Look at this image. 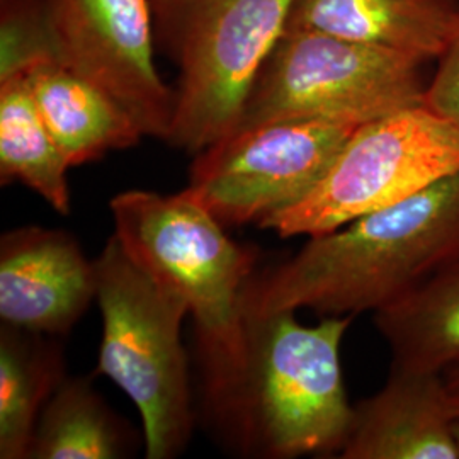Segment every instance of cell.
<instances>
[{
    "label": "cell",
    "instance_id": "obj_1",
    "mask_svg": "<svg viewBox=\"0 0 459 459\" xmlns=\"http://www.w3.org/2000/svg\"><path fill=\"white\" fill-rule=\"evenodd\" d=\"M459 250V172L400 204L310 237L247 282L244 316L377 312Z\"/></svg>",
    "mask_w": 459,
    "mask_h": 459
},
{
    "label": "cell",
    "instance_id": "obj_2",
    "mask_svg": "<svg viewBox=\"0 0 459 459\" xmlns=\"http://www.w3.org/2000/svg\"><path fill=\"white\" fill-rule=\"evenodd\" d=\"M109 210L125 250L189 307L212 417L246 369L242 296L255 273V250L231 240L227 227L186 191L160 195L130 189L116 195Z\"/></svg>",
    "mask_w": 459,
    "mask_h": 459
},
{
    "label": "cell",
    "instance_id": "obj_3",
    "mask_svg": "<svg viewBox=\"0 0 459 459\" xmlns=\"http://www.w3.org/2000/svg\"><path fill=\"white\" fill-rule=\"evenodd\" d=\"M296 312L246 316V369L212 415L231 443L263 458L341 453L354 407L345 392L341 345L351 315L301 325Z\"/></svg>",
    "mask_w": 459,
    "mask_h": 459
},
{
    "label": "cell",
    "instance_id": "obj_4",
    "mask_svg": "<svg viewBox=\"0 0 459 459\" xmlns=\"http://www.w3.org/2000/svg\"><path fill=\"white\" fill-rule=\"evenodd\" d=\"M102 339L96 373L109 377L136 405L148 459L176 458L195 426L181 327L189 307L152 276L115 233L96 259Z\"/></svg>",
    "mask_w": 459,
    "mask_h": 459
},
{
    "label": "cell",
    "instance_id": "obj_5",
    "mask_svg": "<svg viewBox=\"0 0 459 459\" xmlns=\"http://www.w3.org/2000/svg\"><path fill=\"white\" fill-rule=\"evenodd\" d=\"M295 0H152L179 66L169 145L196 155L233 132Z\"/></svg>",
    "mask_w": 459,
    "mask_h": 459
},
{
    "label": "cell",
    "instance_id": "obj_6",
    "mask_svg": "<svg viewBox=\"0 0 459 459\" xmlns=\"http://www.w3.org/2000/svg\"><path fill=\"white\" fill-rule=\"evenodd\" d=\"M422 66L390 49L286 28L237 128L274 119H332L361 126L426 104Z\"/></svg>",
    "mask_w": 459,
    "mask_h": 459
},
{
    "label": "cell",
    "instance_id": "obj_7",
    "mask_svg": "<svg viewBox=\"0 0 459 459\" xmlns=\"http://www.w3.org/2000/svg\"><path fill=\"white\" fill-rule=\"evenodd\" d=\"M459 172V128L426 104L361 125L298 204L259 227L316 237L400 204Z\"/></svg>",
    "mask_w": 459,
    "mask_h": 459
},
{
    "label": "cell",
    "instance_id": "obj_8",
    "mask_svg": "<svg viewBox=\"0 0 459 459\" xmlns=\"http://www.w3.org/2000/svg\"><path fill=\"white\" fill-rule=\"evenodd\" d=\"M358 128L332 119L237 128L195 155L184 191L227 229L261 225L308 196Z\"/></svg>",
    "mask_w": 459,
    "mask_h": 459
},
{
    "label": "cell",
    "instance_id": "obj_9",
    "mask_svg": "<svg viewBox=\"0 0 459 459\" xmlns=\"http://www.w3.org/2000/svg\"><path fill=\"white\" fill-rule=\"evenodd\" d=\"M55 58L115 98L145 136L167 142L176 89L155 65L152 0H43Z\"/></svg>",
    "mask_w": 459,
    "mask_h": 459
},
{
    "label": "cell",
    "instance_id": "obj_10",
    "mask_svg": "<svg viewBox=\"0 0 459 459\" xmlns=\"http://www.w3.org/2000/svg\"><path fill=\"white\" fill-rule=\"evenodd\" d=\"M98 298L96 261L65 230L19 227L0 238V318L11 327L64 335Z\"/></svg>",
    "mask_w": 459,
    "mask_h": 459
},
{
    "label": "cell",
    "instance_id": "obj_11",
    "mask_svg": "<svg viewBox=\"0 0 459 459\" xmlns=\"http://www.w3.org/2000/svg\"><path fill=\"white\" fill-rule=\"evenodd\" d=\"M455 411L443 373L392 368L377 394L354 407L342 459H458Z\"/></svg>",
    "mask_w": 459,
    "mask_h": 459
},
{
    "label": "cell",
    "instance_id": "obj_12",
    "mask_svg": "<svg viewBox=\"0 0 459 459\" xmlns=\"http://www.w3.org/2000/svg\"><path fill=\"white\" fill-rule=\"evenodd\" d=\"M288 28L439 60L459 31V0H295Z\"/></svg>",
    "mask_w": 459,
    "mask_h": 459
},
{
    "label": "cell",
    "instance_id": "obj_13",
    "mask_svg": "<svg viewBox=\"0 0 459 459\" xmlns=\"http://www.w3.org/2000/svg\"><path fill=\"white\" fill-rule=\"evenodd\" d=\"M22 77L70 169L134 147L145 136L115 98L58 60L33 66Z\"/></svg>",
    "mask_w": 459,
    "mask_h": 459
},
{
    "label": "cell",
    "instance_id": "obj_14",
    "mask_svg": "<svg viewBox=\"0 0 459 459\" xmlns=\"http://www.w3.org/2000/svg\"><path fill=\"white\" fill-rule=\"evenodd\" d=\"M392 368L444 373L459 362V250L375 312Z\"/></svg>",
    "mask_w": 459,
    "mask_h": 459
},
{
    "label": "cell",
    "instance_id": "obj_15",
    "mask_svg": "<svg viewBox=\"0 0 459 459\" xmlns=\"http://www.w3.org/2000/svg\"><path fill=\"white\" fill-rule=\"evenodd\" d=\"M64 379L65 366L58 342L2 324L0 458L28 459L41 411Z\"/></svg>",
    "mask_w": 459,
    "mask_h": 459
},
{
    "label": "cell",
    "instance_id": "obj_16",
    "mask_svg": "<svg viewBox=\"0 0 459 459\" xmlns=\"http://www.w3.org/2000/svg\"><path fill=\"white\" fill-rule=\"evenodd\" d=\"M70 165L39 115L22 75L0 81V179L21 182L60 214H70Z\"/></svg>",
    "mask_w": 459,
    "mask_h": 459
},
{
    "label": "cell",
    "instance_id": "obj_17",
    "mask_svg": "<svg viewBox=\"0 0 459 459\" xmlns=\"http://www.w3.org/2000/svg\"><path fill=\"white\" fill-rule=\"evenodd\" d=\"M134 437L87 377H66L41 411L30 459H119Z\"/></svg>",
    "mask_w": 459,
    "mask_h": 459
},
{
    "label": "cell",
    "instance_id": "obj_18",
    "mask_svg": "<svg viewBox=\"0 0 459 459\" xmlns=\"http://www.w3.org/2000/svg\"><path fill=\"white\" fill-rule=\"evenodd\" d=\"M55 58L43 0H0V81Z\"/></svg>",
    "mask_w": 459,
    "mask_h": 459
},
{
    "label": "cell",
    "instance_id": "obj_19",
    "mask_svg": "<svg viewBox=\"0 0 459 459\" xmlns=\"http://www.w3.org/2000/svg\"><path fill=\"white\" fill-rule=\"evenodd\" d=\"M426 106L459 128V31L437 60V70L427 83Z\"/></svg>",
    "mask_w": 459,
    "mask_h": 459
},
{
    "label": "cell",
    "instance_id": "obj_20",
    "mask_svg": "<svg viewBox=\"0 0 459 459\" xmlns=\"http://www.w3.org/2000/svg\"><path fill=\"white\" fill-rule=\"evenodd\" d=\"M444 381H446V388L449 394V400L453 405L455 415L459 413V362L451 366L447 371H444Z\"/></svg>",
    "mask_w": 459,
    "mask_h": 459
},
{
    "label": "cell",
    "instance_id": "obj_21",
    "mask_svg": "<svg viewBox=\"0 0 459 459\" xmlns=\"http://www.w3.org/2000/svg\"><path fill=\"white\" fill-rule=\"evenodd\" d=\"M453 439H455V446H456V453H458L459 459V413L453 420Z\"/></svg>",
    "mask_w": 459,
    "mask_h": 459
}]
</instances>
